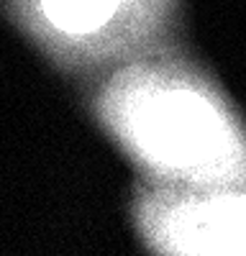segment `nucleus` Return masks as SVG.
Returning <instances> with one entry per match:
<instances>
[{
    "label": "nucleus",
    "instance_id": "f257e3e1",
    "mask_svg": "<svg viewBox=\"0 0 246 256\" xmlns=\"http://www.w3.org/2000/svg\"><path fill=\"white\" fill-rule=\"evenodd\" d=\"M82 88V108L154 187H246V116L188 46L149 54Z\"/></svg>",
    "mask_w": 246,
    "mask_h": 256
},
{
    "label": "nucleus",
    "instance_id": "f03ea898",
    "mask_svg": "<svg viewBox=\"0 0 246 256\" xmlns=\"http://www.w3.org/2000/svg\"><path fill=\"white\" fill-rule=\"evenodd\" d=\"M188 0H0V13L49 67L85 84L184 44Z\"/></svg>",
    "mask_w": 246,
    "mask_h": 256
},
{
    "label": "nucleus",
    "instance_id": "7ed1b4c3",
    "mask_svg": "<svg viewBox=\"0 0 246 256\" xmlns=\"http://www.w3.org/2000/svg\"><path fill=\"white\" fill-rule=\"evenodd\" d=\"M126 210L152 256H246V187L174 190L136 180Z\"/></svg>",
    "mask_w": 246,
    "mask_h": 256
}]
</instances>
